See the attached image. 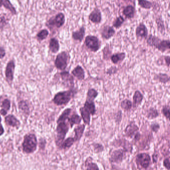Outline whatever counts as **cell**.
<instances>
[{
    "label": "cell",
    "mask_w": 170,
    "mask_h": 170,
    "mask_svg": "<svg viewBox=\"0 0 170 170\" xmlns=\"http://www.w3.org/2000/svg\"><path fill=\"white\" fill-rule=\"evenodd\" d=\"M148 45L154 47L162 53H165L170 49V41L169 39H161L159 37L153 34H150L146 39Z\"/></svg>",
    "instance_id": "cell-1"
},
{
    "label": "cell",
    "mask_w": 170,
    "mask_h": 170,
    "mask_svg": "<svg viewBox=\"0 0 170 170\" xmlns=\"http://www.w3.org/2000/svg\"><path fill=\"white\" fill-rule=\"evenodd\" d=\"M77 92L74 88L67 91L59 92L54 95L53 102L57 106H65L74 98Z\"/></svg>",
    "instance_id": "cell-2"
},
{
    "label": "cell",
    "mask_w": 170,
    "mask_h": 170,
    "mask_svg": "<svg viewBox=\"0 0 170 170\" xmlns=\"http://www.w3.org/2000/svg\"><path fill=\"white\" fill-rule=\"evenodd\" d=\"M57 124V127L56 128V145L60 147L62 143L65 140L66 134L69 131V125L66 121L59 122Z\"/></svg>",
    "instance_id": "cell-3"
},
{
    "label": "cell",
    "mask_w": 170,
    "mask_h": 170,
    "mask_svg": "<svg viewBox=\"0 0 170 170\" xmlns=\"http://www.w3.org/2000/svg\"><path fill=\"white\" fill-rule=\"evenodd\" d=\"M23 149L26 153H32L35 152L37 146V139L35 134H27L24 137L23 141Z\"/></svg>",
    "instance_id": "cell-4"
},
{
    "label": "cell",
    "mask_w": 170,
    "mask_h": 170,
    "mask_svg": "<svg viewBox=\"0 0 170 170\" xmlns=\"http://www.w3.org/2000/svg\"><path fill=\"white\" fill-rule=\"evenodd\" d=\"M71 56L66 51H62L57 54L56 57L54 65L59 70H65L68 67L69 64Z\"/></svg>",
    "instance_id": "cell-5"
},
{
    "label": "cell",
    "mask_w": 170,
    "mask_h": 170,
    "mask_svg": "<svg viewBox=\"0 0 170 170\" xmlns=\"http://www.w3.org/2000/svg\"><path fill=\"white\" fill-rule=\"evenodd\" d=\"M84 45L91 52L95 53L101 48V43L97 36L88 35L85 37Z\"/></svg>",
    "instance_id": "cell-6"
},
{
    "label": "cell",
    "mask_w": 170,
    "mask_h": 170,
    "mask_svg": "<svg viewBox=\"0 0 170 170\" xmlns=\"http://www.w3.org/2000/svg\"><path fill=\"white\" fill-rule=\"evenodd\" d=\"M151 158L149 154L145 152L140 153L136 155L135 158L136 164L139 169L146 170L150 165Z\"/></svg>",
    "instance_id": "cell-7"
},
{
    "label": "cell",
    "mask_w": 170,
    "mask_h": 170,
    "mask_svg": "<svg viewBox=\"0 0 170 170\" xmlns=\"http://www.w3.org/2000/svg\"><path fill=\"white\" fill-rule=\"evenodd\" d=\"M65 22V17L64 13H59L54 17L51 18L48 21L47 25L48 27H56V28L62 27Z\"/></svg>",
    "instance_id": "cell-8"
},
{
    "label": "cell",
    "mask_w": 170,
    "mask_h": 170,
    "mask_svg": "<svg viewBox=\"0 0 170 170\" xmlns=\"http://www.w3.org/2000/svg\"><path fill=\"white\" fill-rule=\"evenodd\" d=\"M126 151L122 148L115 150L110 154L109 161L112 163H121L126 158Z\"/></svg>",
    "instance_id": "cell-9"
},
{
    "label": "cell",
    "mask_w": 170,
    "mask_h": 170,
    "mask_svg": "<svg viewBox=\"0 0 170 170\" xmlns=\"http://www.w3.org/2000/svg\"><path fill=\"white\" fill-rule=\"evenodd\" d=\"M63 85L70 89L74 88V79L69 72L63 71L60 73Z\"/></svg>",
    "instance_id": "cell-10"
},
{
    "label": "cell",
    "mask_w": 170,
    "mask_h": 170,
    "mask_svg": "<svg viewBox=\"0 0 170 170\" xmlns=\"http://www.w3.org/2000/svg\"><path fill=\"white\" fill-rule=\"evenodd\" d=\"M116 31L112 26L104 25L100 30V33L101 37L105 40H109L114 36Z\"/></svg>",
    "instance_id": "cell-11"
},
{
    "label": "cell",
    "mask_w": 170,
    "mask_h": 170,
    "mask_svg": "<svg viewBox=\"0 0 170 170\" xmlns=\"http://www.w3.org/2000/svg\"><path fill=\"white\" fill-rule=\"evenodd\" d=\"M15 69V63L14 60H11L7 63L6 70L5 76L8 83L10 85L12 83L14 80V72Z\"/></svg>",
    "instance_id": "cell-12"
},
{
    "label": "cell",
    "mask_w": 170,
    "mask_h": 170,
    "mask_svg": "<svg viewBox=\"0 0 170 170\" xmlns=\"http://www.w3.org/2000/svg\"><path fill=\"white\" fill-rule=\"evenodd\" d=\"M136 37L138 39H146L148 36V30L143 22H140L135 30Z\"/></svg>",
    "instance_id": "cell-13"
},
{
    "label": "cell",
    "mask_w": 170,
    "mask_h": 170,
    "mask_svg": "<svg viewBox=\"0 0 170 170\" xmlns=\"http://www.w3.org/2000/svg\"><path fill=\"white\" fill-rule=\"evenodd\" d=\"M114 146L122 147V149L126 151L127 152H132L133 150L132 145L129 141L125 139H119L114 140L112 142Z\"/></svg>",
    "instance_id": "cell-14"
},
{
    "label": "cell",
    "mask_w": 170,
    "mask_h": 170,
    "mask_svg": "<svg viewBox=\"0 0 170 170\" xmlns=\"http://www.w3.org/2000/svg\"><path fill=\"white\" fill-rule=\"evenodd\" d=\"M102 13L98 7H95L88 15V19L95 24H100L102 21Z\"/></svg>",
    "instance_id": "cell-15"
},
{
    "label": "cell",
    "mask_w": 170,
    "mask_h": 170,
    "mask_svg": "<svg viewBox=\"0 0 170 170\" xmlns=\"http://www.w3.org/2000/svg\"><path fill=\"white\" fill-rule=\"evenodd\" d=\"M139 130L138 126L134 121H132L127 125L124 129V134L126 137L133 138L136 133Z\"/></svg>",
    "instance_id": "cell-16"
},
{
    "label": "cell",
    "mask_w": 170,
    "mask_h": 170,
    "mask_svg": "<svg viewBox=\"0 0 170 170\" xmlns=\"http://www.w3.org/2000/svg\"><path fill=\"white\" fill-rule=\"evenodd\" d=\"M86 29L84 26H81L78 30L73 31L71 34L72 38L75 41L81 42L85 35Z\"/></svg>",
    "instance_id": "cell-17"
},
{
    "label": "cell",
    "mask_w": 170,
    "mask_h": 170,
    "mask_svg": "<svg viewBox=\"0 0 170 170\" xmlns=\"http://www.w3.org/2000/svg\"><path fill=\"white\" fill-rule=\"evenodd\" d=\"M136 13L135 7L132 4H128L122 10V14L127 19H132L134 18Z\"/></svg>",
    "instance_id": "cell-18"
},
{
    "label": "cell",
    "mask_w": 170,
    "mask_h": 170,
    "mask_svg": "<svg viewBox=\"0 0 170 170\" xmlns=\"http://www.w3.org/2000/svg\"><path fill=\"white\" fill-rule=\"evenodd\" d=\"M71 74L74 77L76 78L78 80H84L85 78V73L82 67L79 65H77L71 71Z\"/></svg>",
    "instance_id": "cell-19"
},
{
    "label": "cell",
    "mask_w": 170,
    "mask_h": 170,
    "mask_svg": "<svg viewBox=\"0 0 170 170\" xmlns=\"http://www.w3.org/2000/svg\"><path fill=\"white\" fill-rule=\"evenodd\" d=\"M144 100V95L139 90H136L134 92L133 96V107L136 109L141 104Z\"/></svg>",
    "instance_id": "cell-20"
},
{
    "label": "cell",
    "mask_w": 170,
    "mask_h": 170,
    "mask_svg": "<svg viewBox=\"0 0 170 170\" xmlns=\"http://www.w3.org/2000/svg\"><path fill=\"white\" fill-rule=\"evenodd\" d=\"M79 112L81 118L85 125H89L91 124V115L84 106L79 108Z\"/></svg>",
    "instance_id": "cell-21"
},
{
    "label": "cell",
    "mask_w": 170,
    "mask_h": 170,
    "mask_svg": "<svg viewBox=\"0 0 170 170\" xmlns=\"http://www.w3.org/2000/svg\"><path fill=\"white\" fill-rule=\"evenodd\" d=\"M85 125L84 124H79L74 129V139L75 142L79 141L82 137L83 134L84 133V130L85 129Z\"/></svg>",
    "instance_id": "cell-22"
},
{
    "label": "cell",
    "mask_w": 170,
    "mask_h": 170,
    "mask_svg": "<svg viewBox=\"0 0 170 170\" xmlns=\"http://www.w3.org/2000/svg\"><path fill=\"white\" fill-rule=\"evenodd\" d=\"M68 123L69 124V126L72 128L74 125H79L81 123L82 118L81 116L79 115L76 112H74L72 115H70L68 119Z\"/></svg>",
    "instance_id": "cell-23"
},
{
    "label": "cell",
    "mask_w": 170,
    "mask_h": 170,
    "mask_svg": "<svg viewBox=\"0 0 170 170\" xmlns=\"http://www.w3.org/2000/svg\"><path fill=\"white\" fill-rule=\"evenodd\" d=\"M5 122L8 125L18 128L21 125V122L14 115H9L5 118Z\"/></svg>",
    "instance_id": "cell-24"
},
{
    "label": "cell",
    "mask_w": 170,
    "mask_h": 170,
    "mask_svg": "<svg viewBox=\"0 0 170 170\" xmlns=\"http://www.w3.org/2000/svg\"><path fill=\"white\" fill-rule=\"evenodd\" d=\"M126 56L125 52H117L112 54L110 59L114 64H117L120 62H122L125 59Z\"/></svg>",
    "instance_id": "cell-25"
},
{
    "label": "cell",
    "mask_w": 170,
    "mask_h": 170,
    "mask_svg": "<svg viewBox=\"0 0 170 170\" xmlns=\"http://www.w3.org/2000/svg\"><path fill=\"white\" fill-rule=\"evenodd\" d=\"M154 77L155 81L163 84H166L170 82V76L166 73H158L155 74Z\"/></svg>",
    "instance_id": "cell-26"
},
{
    "label": "cell",
    "mask_w": 170,
    "mask_h": 170,
    "mask_svg": "<svg viewBox=\"0 0 170 170\" xmlns=\"http://www.w3.org/2000/svg\"><path fill=\"white\" fill-rule=\"evenodd\" d=\"M3 6L5 9L10 10L12 15L17 14V10L10 0H0V7Z\"/></svg>",
    "instance_id": "cell-27"
},
{
    "label": "cell",
    "mask_w": 170,
    "mask_h": 170,
    "mask_svg": "<svg viewBox=\"0 0 170 170\" xmlns=\"http://www.w3.org/2000/svg\"><path fill=\"white\" fill-rule=\"evenodd\" d=\"M49 49L53 53H57L60 49V45L59 40L56 38L50 39L49 43Z\"/></svg>",
    "instance_id": "cell-28"
},
{
    "label": "cell",
    "mask_w": 170,
    "mask_h": 170,
    "mask_svg": "<svg viewBox=\"0 0 170 170\" xmlns=\"http://www.w3.org/2000/svg\"><path fill=\"white\" fill-rule=\"evenodd\" d=\"M85 109L91 113V115L94 116L96 114L97 109L94 101L86 100L83 106Z\"/></svg>",
    "instance_id": "cell-29"
},
{
    "label": "cell",
    "mask_w": 170,
    "mask_h": 170,
    "mask_svg": "<svg viewBox=\"0 0 170 170\" xmlns=\"http://www.w3.org/2000/svg\"><path fill=\"white\" fill-rule=\"evenodd\" d=\"M160 115V113L158 109L154 107H151L148 109L146 113V117L150 120L156 119Z\"/></svg>",
    "instance_id": "cell-30"
},
{
    "label": "cell",
    "mask_w": 170,
    "mask_h": 170,
    "mask_svg": "<svg viewBox=\"0 0 170 170\" xmlns=\"http://www.w3.org/2000/svg\"><path fill=\"white\" fill-rule=\"evenodd\" d=\"M93 158L89 157L85 161V166L86 170H99L97 164L95 163L92 162Z\"/></svg>",
    "instance_id": "cell-31"
},
{
    "label": "cell",
    "mask_w": 170,
    "mask_h": 170,
    "mask_svg": "<svg viewBox=\"0 0 170 170\" xmlns=\"http://www.w3.org/2000/svg\"><path fill=\"white\" fill-rule=\"evenodd\" d=\"M71 112H72V109L71 108H67L65 109L60 115V116H59L56 122L59 123V122L66 121L71 115Z\"/></svg>",
    "instance_id": "cell-32"
},
{
    "label": "cell",
    "mask_w": 170,
    "mask_h": 170,
    "mask_svg": "<svg viewBox=\"0 0 170 170\" xmlns=\"http://www.w3.org/2000/svg\"><path fill=\"white\" fill-rule=\"evenodd\" d=\"M157 27L158 30L162 34H165L166 32L165 25L164 23V20L162 16H159L156 19Z\"/></svg>",
    "instance_id": "cell-33"
},
{
    "label": "cell",
    "mask_w": 170,
    "mask_h": 170,
    "mask_svg": "<svg viewBox=\"0 0 170 170\" xmlns=\"http://www.w3.org/2000/svg\"><path fill=\"white\" fill-rule=\"evenodd\" d=\"M120 107L125 112H129L133 108L132 102L127 98L124 99L121 102Z\"/></svg>",
    "instance_id": "cell-34"
},
{
    "label": "cell",
    "mask_w": 170,
    "mask_h": 170,
    "mask_svg": "<svg viewBox=\"0 0 170 170\" xmlns=\"http://www.w3.org/2000/svg\"><path fill=\"white\" fill-rule=\"evenodd\" d=\"M75 140L73 137H69L65 139L62 143L60 148L62 149H69L75 143Z\"/></svg>",
    "instance_id": "cell-35"
},
{
    "label": "cell",
    "mask_w": 170,
    "mask_h": 170,
    "mask_svg": "<svg viewBox=\"0 0 170 170\" xmlns=\"http://www.w3.org/2000/svg\"><path fill=\"white\" fill-rule=\"evenodd\" d=\"M98 95H99V93L97 89H95L94 88L89 89H88V92L86 93V100L94 101V100L98 97Z\"/></svg>",
    "instance_id": "cell-36"
},
{
    "label": "cell",
    "mask_w": 170,
    "mask_h": 170,
    "mask_svg": "<svg viewBox=\"0 0 170 170\" xmlns=\"http://www.w3.org/2000/svg\"><path fill=\"white\" fill-rule=\"evenodd\" d=\"M125 21V19L122 16H119L115 18L112 22V27L117 30L122 27Z\"/></svg>",
    "instance_id": "cell-37"
},
{
    "label": "cell",
    "mask_w": 170,
    "mask_h": 170,
    "mask_svg": "<svg viewBox=\"0 0 170 170\" xmlns=\"http://www.w3.org/2000/svg\"><path fill=\"white\" fill-rule=\"evenodd\" d=\"M138 4L142 9L150 10L153 7V3L149 0H138Z\"/></svg>",
    "instance_id": "cell-38"
},
{
    "label": "cell",
    "mask_w": 170,
    "mask_h": 170,
    "mask_svg": "<svg viewBox=\"0 0 170 170\" xmlns=\"http://www.w3.org/2000/svg\"><path fill=\"white\" fill-rule=\"evenodd\" d=\"M103 58L105 60L110 59V57L112 55V49L109 44L106 45L102 49Z\"/></svg>",
    "instance_id": "cell-39"
},
{
    "label": "cell",
    "mask_w": 170,
    "mask_h": 170,
    "mask_svg": "<svg viewBox=\"0 0 170 170\" xmlns=\"http://www.w3.org/2000/svg\"><path fill=\"white\" fill-rule=\"evenodd\" d=\"M48 34H49V32H48V30L47 29H43V30H41V31H39L38 34H36V37H37L38 40L41 41L47 38V37L48 36Z\"/></svg>",
    "instance_id": "cell-40"
},
{
    "label": "cell",
    "mask_w": 170,
    "mask_h": 170,
    "mask_svg": "<svg viewBox=\"0 0 170 170\" xmlns=\"http://www.w3.org/2000/svg\"><path fill=\"white\" fill-rule=\"evenodd\" d=\"M19 108L25 113L29 114L30 109H29V104L27 101H20L19 103Z\"/></svg>",
    "instance_id": "cell-41"
},
{
    "label": "cell",
    "mask_w": 170,
    "mask_h": 170,
    "mask_svg": "<svg viewBox=\"0 0 170 170\" xmlns=\"http://www.w3.org/2000/svg\"><path fill=\"white\" fill-rule=\"evenodd\" d=\"M162 113L165 118L169 121L170 120V107L169 105H165L162 109Z\"/></svg>",
    "instance_id": "cell-42"
},
{
    "label": "cell",
    "mask_w": 170,
    "mask_h": 170,
    "mask_svg": "<svg viewBox=\"0 0 170 170\" xmlns=\"http://www.w3.org/2000/svg\"><path fill=\"white\" fill-rule=\"evenodd\" d=\"M92 146L94 148V152L95 153H100L104 151V147L100 143H94L92 144Z\"/></svg>",
    "instance_id": "cell-43"
},
{
    "label": "cell",
    "mask_w": 170,
    "mask_h": 170,
    "mask_svg": "<svg viewBox=\"0 0 170 170\" xmlns=\"http://www.w3.org/2000/svg\"><path fill=\"white\" fill-rule=\"evenodd\" d=\"M2 108V109L8 112L10 110L11 107V101L8 98L5 99L2 103V104L0 106Z\"/></svg>",
    "instance_id": "cell-44"
},
{
    "label": "cell",
    "mask_w": 170,
    "mask_h": 170,
    "mask_svg": "<svg viewBox=\"0 0 170 170\" xmlns=\"http://www.w3.org/2000/svg\"><path fill=\"white\" fill-rule=\"evenodd\" d=\"M122 112L121 110H119L116 112L115 115L114 120L115 122L117 124L120 123L122 119Z\"/></svg>",
    "instance_id": "cell-45"
},
{
    "label": "cell",
    "mask_w": 170,
    "mask_h": 170,
    "mask_svg": "<svg viewBox=\"0 0 170 170\" xmlns=\"http://www.w3.org/2000/svg\"><path fill=\"white\" fill-rule=\"evenodd\" d=\"M118 70V69L116 66H113L107 69L106 71V74L108 75L109 76H112L117 73Z\"/></svg>",
    "instance_id": "cell-46"
},
{
    "label": "cell",
    "mask_w": 170,
    "mask_h": 170,
    "mask_svg": "<svg viewBox=\"0 0 170 170\" xmlns=\"http://www.w3.org/2000/svg\"><path fill=\"white\" fill-rule=\"evenodd\" d=\"M8 24V19L5 16H0V30L6 27Z\"/></svg>",
    "instance_id": "cell-47"
},
{
    "label": "cell",
    "mask_w": 170,
    "mask_h": 170,
    "mask_svg": "<svg viewBox=\"0 0 170 170\" xmlns=\"http://www.w3.org/2000/svg\"><path fill=\"white\" fill-rule=\"evenodd\" d=\"M150 129L153 132L157 133L160 129V125L157 122H153L151 124Z\"/></svg>",
    "instance_id": "cell-48"
},
{
    "label": "cell",
    "mask_w": 170,
    "mask_h": 170,
    "mask_svg": "<svg viewBox=\"0 0 170 170\" xmlns=\"http://www.w3.org/2000/svg\"><path fill=\"white\" fill-rule=\"evenodd\" d=\"M163 166L167 170H170V162L169 157H167L164 160Z\"/></svg>",
    "instance_id": "cell-49"
},
{
    "label": "cell",
    "mask_w": 170,
    "mask_h": 170,
    "mask_svg": "<svg viewBox=\"0 0 170 170\" xmlns=\"http://www.w3.org/2000/svg\"><path fill=\"white\" fill-rule=\"evenodd\" d=\"M164 62L165 63V65L167 67L169 68L170 65V56L169 55H166V56H164Z\"/></svg>",
    "instance_id": "cell-50"
},
{
    "label": "cell",
    "mask_w": 170,
    "mask_h": 170,
    "mask_svg": "<svg viewBox=\"0 0 170 170\" xmlns=\"http://www.w3.org/2000/svg\"><path fill=\"white\" fill-rule=\"evenodd\" d=\"M141 133H140L139 131H138V132L136 133V134H135V135H134V137H133L134 141L135 142L138 141L140 140V139H141Z\"/></svg>",
    "instance_id": "cell-51"
},
{
    "label": "cell",
    "mask_w": 170,
    "mask_h": 170,
    "mask_svg": "<svg viewBox=\"0 0 170 170\" xmlns=\"http://www.w3.org/2000/svg\"><path fill=\"white\" fill-rule=\"evenodd\" d=\"M6 55V51L3 47H0V59H3Z\"/></svg>",
    "instance_id": "cell-52"
},
{
    "label": "cell",
    "mask_w": 170,
    "mask_h": 170,
    "mask_svg": "<svg viewBox=\"0 0 170 170\" xmlns=\"http://www.w3.org/2000/svg\"><path fill=\"white\" fill-rule=\"evenodd\" d=\"M158 154H157L154 153L152 155V159H153V161L154 163H156L158 161Z\"/></svg>",
    "instance_id": "cell-53"
},
{
    "label": "cell",
    "mask_w": 170,
    "mask_h": 170,
    "mask_svg": "<svg viewBox=\"0 0 170 170\" xmlns=\"http://www.w3.org/2000/svg\"><path fill=\"white\" fill-rule=\"evenodd\" d=\"M4 133V129L2 124L0 123V136L2 135Z\"/></svg>",
    "instance_id": "cell-54"
},
{
    "label": "cell",
    "mask_w": 170,
    "mask_h": 170,
    "mask_svg": "<svg viewBox=\"0 0 170 170\" xmlns=\"http://www.w3.org/2000/svg\"><path fill=\"white\" fill-rule=\"evenodd\" d=\"M1 121H2V118L0 116V123H1Z\"/></svg>",
    "instance_id": "cell-55"
},
{
    "label": "cell",
    "mask_w": 170,
    "mask_h": 170,
    "mask_svg": "<svg viewBox=\"0 0 170 170\" xmlns=\"http://www.w3.org/2000/svg\"><path fill=\"white\" fill-rule=\"evenodd\" d=\"M125 1H126V0H125ZM129 1H130V0H129Z\"/></svg>",
    "instance_id": "cell-56"
}]
</instances>
